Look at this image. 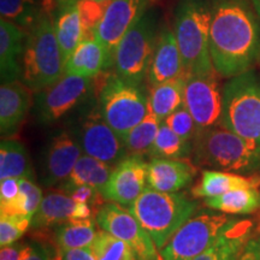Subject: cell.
<instances>
[{
    "instance_id": "5bb4252c",
    "label": "cell",
    "mask_w": 260,
    "mask_h": 260,
    "mask_svg": "<svg viewBox=\"0 0 260 260\" xmlns=\"http://www.w3.org/2000/svg\"><path fill=\"white\" fill-rule=\"evenodd\" d=\"M147 0H110L102 21L94 30L96 39L115 61V52L124 35L145 15Z\"/></svg>"
},
{
    "instance_id": "ee69618b",
    "label": "cell",
    "mask_w": 260,
    "mask_h": 260,
    "mask_svg": "<svg viewBox=\"0 0 260 260\" xmlns=\"http://www.w3.org/2000/svg\"><path fill=\"white\" fill-rule=\"evenodd\" d=\"M60 260H96V258L90 248H76L61 252Z\"/></svg>"
},
{
    "instance_id": "60d3db41",
    "label": "cell",
    "mask_w": 260,
    "mask_h": 260,
    "mask_svg": "<svg viewBox=\"0 0 260 260\" xmlns=\"http://www.w3.org/2000/svg\"><path fill=\"white\" fill-rule=\"evenodd\" d=\"M19 193L18 178L9 177L0 182V203H9L14 200Z\"/></svg>"
},
{
    "instance_id": "f35d334b",
    "label": "cell",
    "mask_w": 260,
    "mask_h": 260,
    "mask_svg": "<svg viewBox=\"0 0 260 260\" xmlns=\"http://www.w3.org/2000/svg\"><path fill=\"white\" fill-rule=\"evenodd\" d=\"M64 191H67L73 199L79 201V203L89 205L92 209L98 207V210H99L104 205V200H105L102 194V190L90 186L71 187Z\"/></svg>"
},
{
    "instance_id": "4dcf8cb0",
    "label": "cell",
    "mask_w": 260,
    "mask_h": 260,
    "mask_svg": "<svg viewBox=\"0 0 260 260\" xmlns=\"http://www.w3.org/2000/svg\"><path fill=\"white\" fill-rule=\"evenodd\" d=\"M19 193L9 203H0V213L8 216L31 217L40 206L44 194L41 188L29 178H18Z\"/></svg>"
},
{
    "instance_id": "83f0119b",
    "label": "cell",
    "mask_w": 260,
    "mask_h": 260,
    "mask_svg": "<svg viewBox=\"0 0 260 260\" xmlns=\"http://www.w3.org/2000/svg\"><path fill=\"white\" fill-rule=\"evenodd\" d=\"M54 28L63 58L67 60L80 42L86 38L77 3L59 9V15L54 21Z\"/></svg>"
},
{
    "instance_id": "30bf717a",
    "label": "cell",
    "mask_w": 260,
    "mask_h": 260,
    "mask_svg": "<svg viewBox=\"0 0 260 260\" xmlns=\"http://www.w3.org/2000/svg\"><path fill=\"white\" fill-rule=\"evenodd\" d=\"M95 214L98 226L128 243L138 260H162L153 239L128 209L109 201Z\"/></svg>"
},
{
    "instance_id": "ac0fdd59",
    "label": "cell",
    "mask_w": 260,
    "mask_h": 260,
    "mask_svg": "<svg viewBox=\"0 0 260 260\" xmlns=\"http://www.w3.org/2000/svg\"><path fill=\"white\" fill-rule=\"evenodd\" d=\"M34 93L22 81L2 83L0 87V133L3 139L15 135L27 118Z\"/></svg>"
},
{
    "instance_id": "f6af8a7d",
    "label": "cell",
    "mask_w": 260,
    "mask_h": 260,
    "mask_svg": "<svg viewBox=\"0 0 260 260\" xmlns=\"http://www.w3.org/2000/svg\"><path fill=\"white\" fill-rule=\"evenodd\" d=\"M44 12L47 15H52V11L57 8L58 0H40Z\"/></svg>"
},
{
    "instance_id": "b9f144b4",
    "label": "cell",
    "mask_w": 260,
    "mask_h": 260,
    "mask_svg": "<svg viewBox=\"0 0 260 260\" xmlns=\"http://www.w3.org/2000/svg\"><path fill=\"white\" fill-rule=\"evenodd\" d=\"M237 260H260V234L249 239Z\"/></svg>"
},
{
    "instance_id": "f1b7e54d",
    "label": "cell",
    "mask_w": 260,
    "mask_h": 260,
    "mask_svg": "<svg viewBox=\"0 0 260 260\" xmlns=\"http://www.w3.org/2000/svg\"><path fill=\"white\" fill-rule=\"evenodd\" d=\"M96 225V220H94L92 217L68 220L57 225L56 243L58 252L61 253L76 248H90L98 234Z\"/></svg>"
},
{
    "instance_id": "4316f807",
    "label": "cell",
    "mask_w": 260,
    "mask_h": 260,
    "mask_svg": "<svg viewBox=\"0 0 260 260\" xmlns=\"http://www.w3.org/2000/svg\"><path fill=\"white\" fill-rule=\"evenodd\" d=\"M186 79L187 76H182L152 86L148 96V109L160 121H164L183 105Z\"/></svg>"
},
{
    "instance_id": "3957f363",
    "label": "cell",
    "mask_w": 260,
    "mask_h": 260,
    "mask_svg": "<svg viewBox=\"0 0 260 260\" xmlns=\"http://www.w3.org/2000/svg\"><path fill=\"white\" fill-rule=\"evenodd\" d=\"M126 209L147 230L160 251L172 235L194 216L198 204L182 193H162L147 187Z\"/></svg>"
},
{
    "instance_id": "74e56055",
    "label": "cell",
    "mask_w": 260,
    "mask_h": 260,
    "mask_svg": "<svg viewBox=\"0 0 260 260\" xmlns=\"http://www.w3.org/2000/svg\"><path fill=\"white\" fill-rule=\"evenodd\" d=\"M162 122L183 140L190 142L194 141L195 135L198 133V126L195 124L193 116L188 111L184 104L176 111L172 112L170 116H168Z\"/></svg>"
},
{
    "instance_id": "5b68a950",
    "label": "cell",
    "mask_w": 260,
    "mask_h": 260,
    "mask_svg": "<svg viewBox=\"0 0 260 260\" xmlns=\"http://www.w3.org/2000/svg\"><path fill=\"white\" fill-rule=\"evenodd\" d=\"M211 17L212 10L200 0H184L178 6L174 32L186 76L218 74L210 53Z\"/></svg>"
},
{
    "instance_id": "7dc6e473",
    "label": "cell",
    "mask_w": 260,
    "mask_h": 260,
    "mask_svg": "<svg viewBox=\"0 0 260 260\" xmlns=\"http://www.w3.org/2000/svg\"><path fill=\"white\" fill-rule=\"evenodd\" d=\"M253 8H254V10L256 12H258V15L260 16V0H251Z\"/></svg>"
},
{
    "instance_id": "8fae6325",
    "label": "cell",
    "mask_w": 260,
    "mask_h": 260,
    "mask_svg": "<svg viewBox=\"0 0 260 260\" xmlns=\"http://www.w3.org/2000/svg\"><path fill=\"white\" fill-rule=\"evenodd\" d=\"M93 79L77 75H68L45 89L35 98V113L42 124L59 121L70 112L89 92Z\"/></svg>"
},
{
    "instance_id": "ab89813d",
    "label": "cell",
    "mask_w": 260,
    "mask_h": 260,
    "mask_svg": "<svg viewBox=\"0 0 260 260\" xmlns=\"http://www.w3.org/2000/svg\"><path fill=\"white\" fill-rule=\"evenodd\" d=\"M21 260H60V253L54 254L53 251L42 242L25 243Z\"/></svg>"
},
{
    "instance_id": "9a60e30c",
    "label": "cell",
    "mask_w": 260,
    "mask_h": 260,
    "mask_svg": "<svg viewBox=\"0 0 260 260\" xmlns=\"http://www.w3.org/2000/svg\"><path fill=\"white\" fill-rule=\"evenodd\" d=\"M148 162L141 155H126L117 162L109 181L103 187L104 199L129 206L148 187Z\"/></svg>"
},
{
    "instance_id": "4fadbf2b",
    "label": "cell",
    "mask_w": 260,
    "mask_h": 260,
    "mask_svg": "<svg viewBox=\"0 0 260 260\" xmlns=\"http://www.w3.org/2000/svg\"><path fill=\"white\" fill-rule=\"evenodd\" d=\"M76 139L84 154L109 164L119 162L128 154L124 140L103 118L99 110L90 112L80 123Z\"/></svg>"
},
{
    "instance_id": "484cf974",
    "label": "cell",
    "mask_w": 260,
    "mask_h": 260,
    "mask_svg": "<svg viewBox=\"0 0 260 260\" xmlns=\"http://www.w3.org/2000/svg\"><path fill=\"white\" fill-rule=\"evenodd\" d=\"M34 178L31 161L25 146L18 140L4 138L0 142V180Z\"/></svg>"
},
{
    "instance_id": "ffe728a7",
    "label": "cell",
    "mask_w": 260,
    "mask_h": 260,
    "mask_svg": "<svg viewBox=\"0 0 260 260\" xmlns=\"http://www.w3.org/2000/svg\"><path fill=\"white\" fill-rule=\"evenodd\" d=\"M147 76L151 86L186 76L180 47L172 30L165 29L159 35Z\"/></svg>"
},
{
    "instance_id": "44dd1931",
    "label": "cell",
    "mask_w": 260,
    "mask_h": 260,
    "mask_svg": "<svg viewBox=\"0 0 260 260\" xmlns=\"http://www.w3.org/2000/svg\"><path fill=\"white\" fill-rule=\"evenodd\" d=\"M25 30L8 19L0 21V76L2 83L17 81L22 75Z\"/></svg>"
},
{
    "instance_id": "ba28073f",
    "label": "cell",
    "mask_w": 260,
    "mask_h": 260,
    "mask_svg": "<svg viewBox=\"0 0 260 260\" xmlns=\"http://www.w3.org/2000/svg\"><path fill=\"white\" fill-rule=\"evenodd\" d=\"M236 218L226 213L194 214L160 249L162 260H190L209 248Z\"/></svg>"
},
{
    "instance_id": "7bdbcfd3",
    "label": "cell",
    "mask_w": 260,
    "mask_h": 260,
    "mask_svg": "<svg viewBox=\"0 0 260 260\" xmlns=\"http://www.w3.org/2000/svg\"><path fill=\"white\" fill-rule=\"evenodd\" d=\"M25 243L15 242L12 245L2 247L0 251V260H21L23 254Z\"/></svg>"
},
{
    "instance_id": "bcb514c9",
    "label": "cell",
    "mask_w": 260,
    "mask_h": 260,
    "mask_svg": "<svg viewBox=\"0 0 260 260\" xmlns=\"http://www.w3.org/2000/svg\"><path fill=\"white\" fill-rule=\"evenodd\" d=\"M76 2H77V0H58L57 8H58V10L63 9V8H65V6L74 4V3H76Z\"/></svg>"
},
{
    "instance_id": "d590c367",
    "label": "cell",
    "mask_w": 260,
    "mask_h": 260,
    "mask_svg": "<svg viewBox=\"0 0 260 260\" xmlns=\"http://www.w3.org/2000/svg\"><path fill=\"white\" fill-rule=\"evenodd\" d=\"M31 228V217L27 216H0V246L5 247L17 242Z\"/></svg>"
},
{
    "instance_id": "7c38bea8",
    "label": "cell",
    "mask_w": 260,
    "mask_h": 260,
    "mask_svg": "<svg viewBox=\"0 0 260 260\" xmlns=\"http://www.w3.org/2000/svg\"><path fill=\"white\" fill-rule=\"evenodd\" d=\"M183 104L193 116L198 130L218 124L223 112V90L217 74L187 76Z\"/></svg>"
},
{
    "instance_id": "2e32d148",
    "label": "cell",
    "mask_w": 260,
    "mask_h": 260,
    "mask_svg": "<svg viewBox=\"0 0 260 260\" xmlns=\"http://www.w3.org/2000/svg\"><path fill=\"white\" fill-rule=\"evenodd\" d=\"M82 152L76 136L67 130H61L52 136L45 149L42 184L52 187L67 180Z\"/></svg>"
},
{
    "instance_id": "d4e9b609",
    "label": "cell",
    "mask_w": 260,
    "mask_h": 260,
    "mask_svg": "<svg viewBox=\"0 0 260 260\" xmlns=\"http://www.w3.org/2000/svg\"><path fill=\"white\" fill-rule=\"evenodd\" d=\"M113 165L88 154L81 155L67 180L61 182V189L76 186H90L102 190L113 171Z\"/></svg>"
},
{
    "instance_id": "cb8c5ba5",
    "label": "cell",
    "mask_w": 260,
    "mask_h": 260,
    "mask_svg": "<svg viewBox=\"0 0 260 260\" xmlns=\"http://www.w3.org/2000/svg\"><path fill=\"white\" fill-rule=\"evenodd\" d=\"M260 188V175L234 174L219 170H204L200 181L193 187L191 194L195 198H213L235 189Z\"/></svg>"
},
{
    "instance_id": "277c9868",
    "label": "cell",
    "mask_w": 260,
    "mask_h": 260,
    "mask_svg": "<svg viewBox=\"0 0 260 260\" xmlns=\"http://www.w3.org/2000/svg\"><path fill=\"white\" fill-rule=\"evenodd\" d=\"M64 68L54 21L45 14L25 39L21 81L38 93L61 79Z\"/></svg>"
},
{
    "instance_id": "8d00e7d4",
    "label": "cell",
    "mask_w": 260,
    "mask_h": 260,
    "mask_svg": "<svg viewBox=\"0 0 260 260\" xmlns=\"http://www.w3.org/2000/svg\"><path fill=\"white\" fill-rule=\"evenodd\" d=\"M81 21H82L84 35L86 38L94 37V30L102 21L109 2H99V0H77Z\"/></svg>"
},
{
    "instance_id": "603a6c76",
    "label": "cell",
    "mask_w": 260,
    "mask_h": 260,
    "mask_svg": "<svg viewBox=\"0 0 260 260\" xmlns=\"http://www.w3.org/2000/svg\"><path fill=\"white\" fill-rule=\"evenodd\" d=\"M112 65L113 61L106 48L95 38L90 37L81 41L65 60L64 74L94 79Z\"/></svg>"
},
{
    "instance_id": "e0dca14e",
    "label": "cell",
    "mask_w": 260,
    "mask_h": 260,
    "mask_svg": "<svg viewBox=\"0 0 260 260\" xmlns=\"http://www.w3.org/2000/svg\"><path fill=\"white\" fill-rule=\"evenodd\" d=\"M93 209L76 201L67 191H48L31 218L32 229H46L73 219L90 218Z\"/></svg>"
},
{
    "instance_id": "8992f818",
    "label": "cell",
    "mask_w": 260,
    "mask_h": 260,
    "mask_svg": "<svg viewBox=\"0 0 260 260\" xmlns=\"http://www.w3.org/2000/svg\"><path fill=\"white\" fill-rule=\"evenodd\" d=\"M219 123L260 146V80L252 70L232 77L224 86Z\"/></svg>"
},
{
    "instance_id": "e575fe53",
    "label": "cell",
    "mask_w": 260,
    "mask_h": 260,
    "mask_svg": "<svg viewBox=\"0 0 260 260\" xmlns=\"http://www.w3.org/2000/svg\"><path fill=\"white\" fill-rule=\"evenodd\" d=\"M96 260H138L128 243L106 230H98L90 246Z\"/></svg>"
},
{
    "instance_id": "836d02e7",
    "label": "cell",
    "mask_w": 260,
    "mask_h": 260,
    "mask_svg": "<svg viewBox=\"0 0 260 260\" xmlns=\"http://www.w3.org/2000/svg\"><path fill=\"white\" fill-rule=\"evenodd\" d=\"M193 153V142L183 140L161 122L149 154L154 158L184 159Z\"/></svg>"
},
{
    "instance_id": "9c48e42d",
    "label": "cell",
    "mask_w": 260,
    "mask_h": 260,
    "mask_svg": "<svg viewBox=\"0 0 260 260\" xmlns=\"http://www.w3.org/2000/svg\"><path fill=\"white\" fill-rule=\"evenodd\" d=\"M157 39L153 18L144 15L124 35L115 52L116 74L130 83L139 84L148 75Z\"/></svg>"
},
{
    "instance_id": "6da1fadb",
    "label": "cell",
    "mask_w": 260,
    "mask_h": 260,
    "mask_svg": "<svg viewBox=\"0 0 260 260\" xmlns=\"http://www.w3.org/2000/svg\"><path fill=\"white\" fill-rule=\"evenodd\" d=\"M210 53L220 76H239L260 59V16L245 0H219L212 9Z\"/></svg>"
},
{
    "instance_id": "1f68e13d",
    "label": "cell",
    "mask_w": 260,
    "mask_h": 260,
    "mask_svg": "<svg viewBox=\"0 0 260 260\" xmlns=\"http://www.w3.org/2000/svg\"><path fill=\"white\" fill-rule=\"evenodd\" d=\"M2 18L30 31L45 15L39 0H0Z\"/></svg>"
},
{
    "instance_id": "c3c4849f",
    "label": "cell",
    "mask_w": 260,
    "mask_h": 260,
    "mask_svg": "<svg viewBox=\"0 0 260 260\" xmlns=\"http://www.w3.org/2000/svg\"><path fill=\"white\" fill-rule=\"evenodd\" d=\"M99 2H110V0H99Z\"/></svg>"
},
{
    "instance_id": "f546056e",
    "label": "cell",
    "mask_w": 260,
    "mask_h": 260,
    "mask_svg": "<svg viewBox=\"0 0 260 260\" xmlns=\"http://www.w3.org/2000/svg\"><path fill=\"white\" fill-rule=\"evenodd\" d=\"M205 205L226 214H249L260 209V191L258 188L235 189L218 197L207 198Z\"/></svg>"
},
{
    "instance_id": "7402d4cb",
    "label": "cell",
    "mask_w": 260,
    "mask_h": 260,
    "mask_svg": "<svg viewBox=\"0 0 260 260\" xmlns=\"http://www.w3.org/2000/svg\"><path fill=\"white\" fill-rule=\"evenodd\" d=\"M254 234L255 224L253 220L236 219L209 248L190 260H237Z\"/></svg>"
},
{
    "instance_id": "52a82bcc",
    "label": "cell",
    "mask_w": 260,
    "mask_h": 260,
    "mask_svg": "<svg viewBox=\"0 0 260 260\" xmlns=\"http://www.w3.org/2000/svg\"><path fill=\"white\" fill-rule=\"evenodd\" d=\"M99 111L117 134L124 136L148 112V98L138 84L117 74H105L99 93Z\"/></svg>"
},
{
    "instance_id": "d6a6232c",
    "label": "cell",
    "mask_w": 260,
    "mask_h": 260,
    "mask_svg": "<svg viewBox=\"0 0 260 260\" xmlns=\"http://www.w3.org/2000/svg\"><path fill=\"white\" fill-rule=\"evenodd\" d=\"M160 119L148 109L145 118L123 136L128 154L144 155L149 154L152 145L161 124Z\"/></svg>"
},
{
    "instance_id": "7a4b0ae2",
    "label": "cell",
    "mask_w": 260,
    "mask_h": 260,
    "mask_svg": "<svg viewBox=\"0 0 260 260\" xmlns=\"http://www.w3.org/2000/svg\"><path fill=\"white\" fill-rule=\"evenodd\" d=\"M197 167L240 175L260 174V146L245 139L220 123L198 130L193 141Z\"/></svg>"
},
{
    "instance_id": "d6986e66",
    "label": "cell",
    "mask_w": 260,
    "mask_h": 260,
    "mask_svg": "<svg viewBox=\"0 0 260 260\" xmlns=\"http://www.w3.org/2000/svg\"><path fill=\"white\" fill-rule=\"evenodd\" d=\"M195 167L183 159L153 158L148 162V187L162 193H178L194 181Z\"/></svg>"
}]
</instances>
